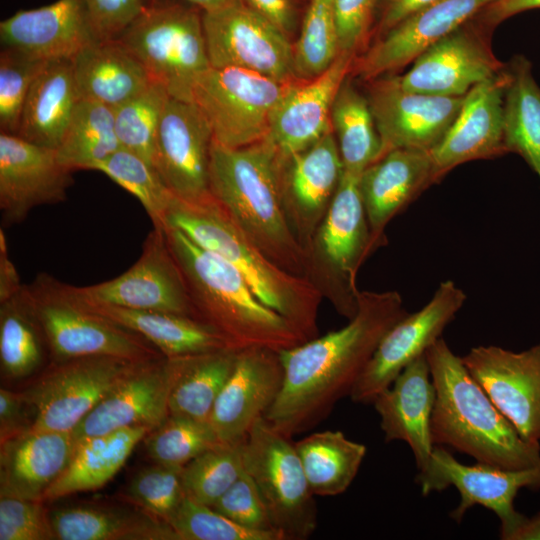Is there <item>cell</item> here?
<instances>
[{
    "label": "cell",
    "mask_w": 540,
    "mask_h": 540,
    "mask_svg": "<svg viewBox=\"0 0 540 540\" xmlns=\"http://www.w3.org/2000/svg\"><path fill=\"white\" fill-rule=\"evenodd\" d=\"M408 312L397 291H360L344 327L279 352L281 389L265 420L291 437L314 427L350 395L381 339Z\"/></svg>",
    "instance_id": "cell-1"
},
{
    "label": "cell",
    "mask_w": 540,
    "mask_h": 540,
    "mask_svg": "<svg viewBox=\"0 0 540 540\" xmlns=\"http://www.w3.org/2000/svg\"><path fill=\"white\" fill-rule=\"evenodd\" d=\"M281 166V156L267 140L241 148L213 140L209 191L271 261L310 279L309 250L286 212Z\"/></svg>",
    "instance_id": "cell-2"
},
{
    "label": "cell",
    "mask_w": 540,
    "mask_h": 540,
    "mask_svg": "<svg viewBox=\"0 0 540 540\" xmlns=\"http://www.w3.org/2000/svg\"><path fill=\"white\" fill-rule=\"evenodd\" d=\"M426 358L436 390L431 417L434 445L504 469L540 465V443L522 439L444 339L427 349Z\"/></svg>",
    "instance_id": "cell-3"
},
{
    "label": "cell",
    "mask_w": 540,
    "mask_h": 540,
    "mask_svg": "<svg viewBox=\"0 0 540 540\" xmlns=\"http://www.w3.org/2000/svg\"><path fill=\"white\" fill-rule=\"evenodd\" d=\"M165 227L180 230L235 267L260 301L287 319L306 340L317 336L320 289L307 277L271 261L211 193L195 200L174 196Z\"/></svg>",
    "instance_id": "cell-4"
},
{
    "label": "cell",
    "mask_w": 540,
    "mask_h": 540,
    "mask_svg": "<svg viewBox=\"0 0 540 540\" xmlns=\"http://www.w3.org/2000/svg\"><path fill=\"white\" fill-rule=\"evenodd\" d=\"M164 228L197 320L215 329L237 350L258 347L280 352L307 341L287 319L260 301L230 263L180 230Z\"/></svg>",
    "instance_id": "cell-5"
},
{
    "label": "cell",
    "mask_w": 540,
    "mask_h": 540,
    "mask_svg": "<svg viewBox=\"0 0 540 540\" xmlns=\"http://www.w3.org/2000/svg\"><path fill=\"white\" fill-rule=\"evenodd\" d=\"M202 14L199 8L182 1L151 3L116 39L170 97L192 102L197 79L211 67Z\"/></svg>",
    "instance_id": "cell-6"
},
{
    "label": "cell",
    "mask_w": 540,
    "mask_h": 540,
    "mask_svg": "<svg viewBox=\"0 0 540 540\" xmlns=\"http://www.w3.org/2000/svg\"><path fill=\"white\" fill-rule=\"evenodd\" d=\"M25 286L56 362L89 356L131 361L159 357L156 348L142 336L84 306L68 284L41 273Z\"/></svg>",
    "instance_id": "cell-7"
},
{
    "label": "cell",
    "mask_w": 540,
    "mask_h": 540,
    "mask_svg": "<svg viewBox=\"0 0 540 540\" xmlns=\"http://www.w3.org/2000/svg\"><path fill=\"white\" fill-rule=\"evenodd\" d=\"M359 177L343 170L309 250L310 280L349 319L357 310L358 270L374 251Z\"/></svg>",
    "instance_id": "cell-8"
},
{
    "label": "cell",
    "mask_w": 540,
    "mask_h": 540,
    "mask_svg": "<svg viewBox=\"0 0 540 540\" xmlns=\"http://www.w3.org/2000/svg\"><path fill=\"white\" fill-rule=\"evenodd\" d=\"M290 438L262 416L242 441L241 456L273 528L284 540H303L316 529L317 508Z\"/></svg>",
    "instance_id": "cell-9"
},
{
    "label": "cell",
    "mask_w": 540,
    "mask_h": 540,
    "mask_svg": "<svg viewBox=\"0 0 540 540\" xmlns=\"http://www.w3.org/2000/svg\"><path fill=\"white\" fill-rule=\"evenodd\" d=\"M286 83L240 68L210 67L197 79L192 102L209 123L214 141L241 148L266 139Z\"/></svg>",
    "instance_id": "cell-10"
},
{
    "label": "cell",
    "mask_w": 540,
    "mask_h": 540,
    "mask_svg": "<svg viewBox=\"0 0 540 540\" xmlns=\"http://www.w3.org/2000/svg\"><path fill=\"white\" fill-rule=\"evenodd\" d=\"M144 362L111 356L56 362L23 392L34 413L32 429L72 432Z\"/></svg>",
    "instance_id": "cell-11"
},
{
    "label": "cell",
    "mask_w": 540,
    "mask_h": 540,
    "mask_svg": "<svg viewBox=\"0 0 540 540\" xmlns=\"http://www.w3.org/2000/svg\"><path fill=\"white\" fill-rule=\"evenodd\" d=\"M211 67L240 68L286 83L293 79V44L281 30L239 0L203 12Z\"/></svg>",
    "instance_id": "cell-12"
},
{
    "label": "cell",
    "mask_w": 540,
    "mask_h": 540,
    "mask_svg": "<svg viewBox=\"0 0 540 540\" xmlns=\"http://www.w3.org/2000/svg\"><path fill=\"white\" fill-rule=\"evenodd\" d=\"M424 496L455 486L460 502L450 517L460 522L468 509L481 505L494 512L501 523L500 538L509 540L524 515L514 508V499L522 488L540 489V465L524 469H504L488 464L465 465L442 446H435L429 467L417 475Z\"/></svg>",
    "instance_id": "cell-13"
},
{
    "label": "cell",
    "mask_w": 540,
    "mask_h": 540,
    "mask_svg": "<svg viewBox=\"0 0 540 540\" xmlns=\"http://www.w3.org/2000/svg\"><path fill=\"white\" fill-rule=\"evenodd\" d=\"M71 291L81 300L195 318L194 308L164 227L146 237L138 260L121 275Z\"/></svg>",
    "instance_id": "cell-14"
},
{
    "label": "cell",
    "mask_w": 540,
    "mask_h": 540,
    "mask_svg": "<svg viewBox=\"0 0 540 540\" xmlns=\"http://www.w3.org/2000/svg\"><path fill=\"white\" fill-rule=\"evenodd\" d=\"M465 292L452 280L442 281L429 302L407 313L384 335L354 385L350 397L356 403H372L411 362L424 355L441 338L445 327L466 301Z\"/></svg>",
    "instance_id": "cell-15"
},
{
    "label": "cell",
    "mask_w": 540,
    "mask_h": 540,
    "mask_svg": "<svg viewBox=\"0 0 540 540\" xmlns=\"http://www.w3.org/2000/svg\"><path fill=\"white\" fill-rule=\"evenodd\" d=\"M370 82L366 97L383 154L393 149L430 152L448 131L464 98L411 92L401 87L398 76Z\"/></svg>",
    "instance_id": "cell-16"
},
{
    "label": "cell",
    "mask_w": 540,
    "mask_h": 540,
    "mask_svg": "<svg viewBox=\"0 0 540 540\" xmlns=\"http://www.w3.org/2000/svg\"><path fill=\"white\" fill-rule=\"evenodd\" d=\"M461 358L522 439L539 442L540 343L521 352L477 346Z\"/></svg>",
    "instance_id": "cell-17"
},
{
    "label": "cell",
    "mask_w": 540,
    "mask_h": 540,
    "mask_svg": "<svg viewBox=\"0 0 540 540\" xmlns=\"http://www.w3.org/2000/svg\"><path fill=\"white\" fill-rule=\"evenodd\" d=\"M213 133L193 103L169 97L158 128L153 166L171 193L183 200L210 193Z\"/></svg>",
    "instance_id": "cell-18"
},
{
    "label": "cell",
    "mask_w": 540,
    "mask_h": 540,
    "mask_svg": "<svg viewBox=\"0 0 540 540\" xmlns=\"http://www.w3.org/2000/svg\"><path fill=\"white\" fill-rule=\"evenodd\" d=\"M74 171L63 165L56 149L0 133V210L2 224L21 223L38 206L62 202Z\"/></svg>",
    "instance_id": "cell-19"
},
{
    "label": "cell",
    "mask_w": 540,
    "mask_h": 540,
    "mask_svg": "<svg viewBox=\"0 0 540 540\" xmlns=\"http://www.w3.org/2000/svg\"><path fill=\"white\" fill-rule=\"evenodd\" d=\"M504 67L484 33L469 21L426 49L398 78L401 87L411 92L462 97Z\"/></svg>",
    "instance_id": "cell-20"
},
{
    "label": "cell",
    "mask_w": 540,
    "mask_h": 540,
    "mask_svg": "<svg viewBox=\"0 0 540 540\" xmlns=\"http://www.w3.org/2000/svg\"><path fill=\"white\" fill-rule=\"evenodd\" d=\"M353 57L352 53L340 52L321 75L285 84L271 112L265 139L282 158L308 148L332 131V104L349 74Z\"/></svg>",
    "instance_id": "cell-21"
},
{
    "label": "cell",
    "mask_w": 540,
    "mask_h": 540,
    "mask_svg": "<svg viewBox=\"0 0 540 540\" xmlns=\"http://www.w3.org/2000/svg\"><path fill=\"white\" fill-rule=\"evenodd\" d=\"M282 380L279 352L258 347L239 350L208 418L219 440L242 442L275 401Z\"/></svg>",
    "instance_id": "cell-22"
},
{
    "label": "cell",
    "mask_w": 540,
    "mask_h": 540,
    "mask_svg": "<svg viewBox=\"0 0 540 540\" xmlns=\"http://www.w3.org/2000/svg\"><path fill=\"white\" fill-rule=\"evenodd\" d=\"M175 369V358L144 362L76 426L72 431L76 443L123 428L158 427L169 416Z\"/></svg>",
    "instance_id": "cell-23"
},
{
    "label": "cell",
    "mask_w": 540,
    "mask_h": 540,
    "mask_svg": "<svg viewBox=\"0 0 540 540\" xmlns=\"http://www.w3.org/2000/svg\"><path fill=\"white\" fill-rule=\"evenodd\" d=\"M342 174L343 163L333 131L308 148L282 158L286 212L295 234L308 250Z\"/></svg>",
    "instance_id": "cell-24"
},
{
    "label": "cell",
    "mask_w": 540,
    "mask_h": 540,
    "mask_svg": "<svg viewBox=\"0 0 540 540\" xmlns=\"http://www.w3.org/2000/svg\"><path fill=\"white\" fill-rule=\"evenodd\" d=\"M506 66L464 96L461 108L442 140L429 152L437 180L454 167L507 153L503 112Z\"/></svg>",
    "instance_id": "cell-25"
},
{
    "label": "cell",
    "mask_w": 540,
    "mask_h": 540,
    "mask_svg": "<svg viewBox=\"0 0 540 540\" xmlns=\"http://www.w3.org/2000/svg\"><path fill=\"white\" fill-rule=\"evenodd\" d=\"M493 1L434 2L381 35L358 60L356 73L370 81L413 62L430 46L471 21Z\"/></svg>",
    "instance_id": "cell-26"
},
{
    "label": "cell",
    "mask_w": 540,
    "mask_h": 540,
    "mask_svg": "<svg viewBox=\"0 0 540 540\" xmlns=\"http://www.w3.org/2000/svg\"><path fill=\"white\" fill-rule=\"evenodd\" d=\"M436 390L426 353L407 365L373 400L385 441L400 440L411 448L418 475L429 467L434 443L431 417Z\"/></svg>",
    "instance_id": "cell-27"
},
{
    "label": "cell",
    "mask_w": 540,
    "mask_h": 540,
    "mask_svg": "<svg viewBox=\"0 0 540 540\" xmlns=\"http://www.w3.org/2000/svg\"><path fill=\"white\" fill-rule=\"evenodd\" d=\"M95 39L82 0H57L19 10L0 22L2 48L44 61L72 60Z\"/></svg>",
    "instance_id": "cell-28"
},
{
    "label": "cell",
    "mask_w": 540,
    "mask_h": 540,
    "mask_svg": "<svg viewBox=\"0 0 540 540\" xmlns=\"http://www.w3.org/2000/svg\"><path fill=\"white\" fill-rule=\"evenodd\" d=\"M435 181L430 153L414 149L390 150L360 174L359 187L374 250L382 245L389 221Z\"/></svg>",
    "instance_id": "cell-29"
},
{
    "label": "cell",
    "mask_w": 540,
    "mask_h": 540,
    "mask_svg": "<svg viewBox=\"0 0 540 540\" xmlns=\"http://www.w3.org/2000/svg\"><path fill=\"white\" fill-rule=\"evenodd\" d=\"M76 441L72 432L30 429L1 444L0 495L43 501L68 466Z\"/></svg>",
    "instance_id": "cell-30"
},
{
    "label": "cell",
    "mask_w": 540,
    "mask_h": 540,
    "mask_svg": "<svg viewBox=\"0 0 540 540\" xmlns=\"http://www.w3.org/2000/svg\"><path fill=\"white\" fill-rule=\"evenodd\" d=\"M79 98L112 108L153 81L139 59L118 39H95L72 59Z\"/></svg>",
    "instance_id": "cell-31"
},
{
    "label": "cell",
    "mask_w": 540,
    "mask_h": 540,
    "mask_svg": "<svg viewBox=\"0 0 540 540\" xmlns=\"http://www.w3.org/2000/svg\"><path fill=\"white\" fill-rule=\"evenodd\" d=\"M72 294L91 311L142 336L166 358L235 349L219 332L197 319L161 311L92 303Z\"/></svg>",
    "instance_id": "cell-32"
},
{
    "label": "cell",
    "mask_w": 540,
    "mask_h": 540,
    "mask_svg": "<svg viewBox=\"0 0 540 540\" xmlns=\"http://www.w3.org/2000/svg\"><path fill=\"white\" fill-rule=\"evenodd\" d=\"M79 100L72 60L48 62L29 89L15 135L57 149Z\"/></svg>",
    "instance_id": "cell-33"
},
{
    "label": "cell",
    "mask_w": 540,
    "mask_h": 540,
    "mask_svg": "<svg viewBox=\"0 0 540 540\" xmlns=\"http://www.w3.org/2000/svg\"><path fill=\"white\" fill-rule=\"evenodd\" d=\"M150 431L144 426L129 427L77 442L68 466L48 488L42 500L52 501L103 487L119 472L135 446Z\"/></svg>",
    "instance_id": "cell-34"
},
{
    "label": "cell",
    "mask_w": 540,
    "mask_h": 540,
    "mask_svg": "<svg viewBox=\"0 0 540 540\" xmlns=\"http://www.w3.org/2000/svg\"><path fill=\"white\" fill-rule=\"evenodd\" d=\"M49 519L60 540H177L167 522L147 512L71 506L52 511Z\"/></svg>",
    "instance_id": "cell-35"
},
{
    "label": "cell",
    "mask_w": 540,
    "mask_h": 540,
    "mask_svg": "<svg viewBox=\"0 0 540 540\" xmlns=\"http://www.w3.org/2000/svg\"><path fill=\"white\" fill-rule=\"evenodd\" d=\"M238 351L223 349L175 358L169 415L208 420L221 389L233 371Z\"/></svg>",
    "instance_id": "cell-36"
},
{
    "label": "cell",
    "mask_w": 540,
    "mask_h": 540,
    "mask_svg": "<svg viewBox=\"0 0 540 540\" xmlns=\"http://www.w3.org/2000/svg\"><path fill=\"white\" fill-rule=\"evenodd\" d=\"M503 131L507 152L518 153L540 179V87L530 62L516 56L506 66Z\"/></svg>",
    "instance_id": "cell-37"
},
{
    "label": "cell",
    "mask_w": 540,
    "mask_h": 540,
    "mask_svg": "<svg viewBox=\"0 0 540 540\" xmlns=\"http://www.w3.org/2000/svg\"><path fill=\"white\" fill-rule=\"evenodd\" d=\"M294 444L311 492L322 497L347 490L367 451L365 445L333 430L312 433Z\"/></svg>",
    "instance_id": "cell-38"
},
{
    "label": "cell",
    "mask_w": 540,
    "mask_h": 540,
    "mask_svg": "<svg viewBox=\"0 0 540 540\" xmlns=\"http://www.w3.org/2000/svg\"><path fill=\"white\" fill-rule=\"evenodd\" d=\"M330 120L344 171L360 175L382 156L381 138L367 97L348 77L335 96Z\"/></svg>",
    "instance_id": "cell-39"
},
{
    "label": "cell",
    "mask_w": 540,
    "mask_h": 540,
    "mask_svg": "<svg viewBox=\"0 0 540 540\" xmlns=\"http://www.w3.org/2000/svg\"><path fill=\"white\" fill-rule=\"evenodd\" d=\"M120 147L113 108L80 99L56 151L59 161L71 170H93Z\"/></svg>",
    "instance_id": "cell-40"
},
{
    "label": "cell",
    "mask_w": 540,
    "mask_h": 540,
    "mask_svg": "<svg viewBox=\"0 0 540 540\" xmlns=\"http://www.w3.org/2000/svg\"><path fill=\"white\" fill-rule=\"evenodd\" d=\"M44 334L31 299L23 285L0 302V363L2 372L19 379L32 374L42 362Z\"/></svg>",
    "instance_id": "cell-41"
},
{
    "label": "cell",
    "mask_w": 540,
    "mask_h": 540,
    "mask_svg": "<svg viewBox=\"0 0 540 540\" xmlns=\"http://www.w3.org/2000/svg\"><path fill=\"white\" fill-rule=\"evenodd\" d=\"M340 53L333 0H309L299 36L293 44L295 79L324 73Z\"/></svg>",
    "instance_id": "cell-42"
},
{
    "label": "cell",
    "mask_w": 540,
    "mask_h": 540,
    "mask_svg": "<svg viewBox=\"0 0 540 540\" xmlns=\"http://www.w3.org/2000/svg\"><path fill=\"white\" fill-rule=\"evenodd\" d=\"M93 170L105 174L138 199L154 227H165L174 195L155 168L138 154L120 147Z\"/></svg>",
    "instance_id": "cell-43"
},
{
    "label": "cell",
    "mask_w": 540,
    "mask_h": 540,
    "mask_svg": "<svg viewBox=\"0 0 540 540\" xmlns=\"http://www.w3.org/2000/svg\"><path fill=\"white\" fill-rule=\"evenodd\" d=\"M169 97L161 84L152 82L113 108L115 131L121 147L138 154L152 166L155 140Z\"/></svg>",
    "instance_id": "cell-44"
},
{
    "label": "cell",
    "mask_w": 540,
    "mask_h": 540,
    "mask_svg": "<svg viewBox=\"0 0 540 540\" xmlns=\"http://www.w3.org/2000/svg\"><path fill=\"white\" fill-rule=\"evenodd\" d=\"M241 443L221 442L182 469V486L189 499L212 506L244 471Z\"/></svg>",
    "instance_id": "cell-45"
},
{
    "label": "cell",
    "mask_w": 540,
    "mask_h": 540,
    "mask_svg": "<svg viewBox=\"0 0 540 540\" xmlns=\"http://www.w3.org/2000/svg\"><path fill=\"white\" fill-rule=\"evenodd\" d=\"M143 440L155 463L182 467L221 443L208 420L171 415Z\"/></svg>",
    "instance_id": "cell-46"
},
{
    "label": "cell",
    "mask_w": 540,
    "mask_h": 540,
    "mask_svg": "<svg viewBox=\"0 0 540 540\" xmlns=\"http://www.w3.org/2000/svg\"><path fill=\"white\" fill-rule=\"evenodd\" d=\"M167 523L177 540H284L275 531L245 528L211 506L184 497Z\"/></svg>",
    "instance_id": "cell-47"
},
{
    "label": "cell",
    "mask_w": 540,
    "mask_h": 540,
    "mask_svg": "<svg viewBox=\"0 0 540 540\" xmlns=\"http://www.w3.org/2000/svg\"><path fill=\"white\" fill-rule=\"evenodd\" d=\"M50 61L34 58L17 50L2 48L0 53V129L16 134L29 89Z\"/></svg>",
    "instance_id": "cell-48"
},
{
    "label": "cell",
    "mask_w": 540,
    "mask_h": 540,
    "mask_svg": "<svg viewBox=\"0 0 540 540\" xmlns=\"http://www.w3.org/2000/svg\"><path fill=\"white\" fill-rule=\"evenodd\" d=\"M182 469L160 463L144 468L131 479L127 495L145 512L167 522L185 497Z\"/></svg>",
    "instance_id": "cell-49"
},
{
    "label": "cell",
    "mask_w": 540,
    "mask_h": 540,
    "mask_svg": "<svg viewBox=\"0 0 540 540\" xmlns=\"http://www.w3.org/2000/svg\"><path fill=\"white\" fill-rule=\"evenodd\" d=\"M43 502L0 495V540L55 539Z\"/></svg>",
    "instance_id": "cell-50"
},
{
    "label": "cell",
    "mask_w": 540,
    "mask_h": 540,
    "mask_svg": "<svg viewBox=\"0 0 540 540\" xmlns=\"http://www.w3.org/2000/svg\"><path fill=\"white\" fill-rule=\"evenodd\" d=\"M211 507L245 528L278 532L272 526L255 483L245 470Z\"/></svg>",
    "instance_id": "cell-51"
},
{
    "label": "cell",
    "mask_w": 540,
    "mask_h": 540,
    "mask_svg": "<svg viewBox=\"0 0 540 540\" xmlns=\"http://www.w3.org/2000/svg\"><path fill=\"white\" fill-rule=\"evenodd\" d=\"M98 40L116 39L143 11L145 0H82Z\"/></svg>",
    "instance_id": "cell-52"
},
{
    "label": "cell",
    "mask_w": 540,
    "mask_h": 540,
    "mask_svg": "<svg viewBox=\"0 0 540 540\" xmlns=\"http://www.w3.org/2000/svg\"><path fill=\"white\" fill-rule=\"evenodd\" d=\"M340 52L355 54L374 20L375 0H333Z\"/></svg>",
    "instance_id": "cell-53"
},
{
    "label": "cell",
    "mask_w": 540,
    "mask_h": 540,
    "mask_svg": "<svg viewBox=\"0 0 540 540\" xmlns=\"http://www.w3.org/2000/svg\"><path fill=\"white\" fill-rule=\"evenodd\" d=\"M34 413L24 393L5 388L0 390V440L1 444L33 427Z\"/></svg>",
    "instance_id": "cell-54"
},
{
    "label": "cell",
    "mask_w": 540,
    "mask_h": 540,
    "mask_svg": "<svg viewBox=\"0 0 540 540\" xmlns=\"http://www.w3.org/2000/svg\"><path fill=\"white\" fill-rule=\"evenodd\" d=\"M438 0H375L374 21L380 35Z\"/></svg>",
    "instance_id": "cell-55"
},
{
    "label": "cell",
    "mask_w": 540,
    "mask_h": 540,
    "mask_svg": "<svg viewBox=\"0 0 540 540\" xmlns=\"http://www.w3.org/2000/svg\"><path fill=\"white\" fill-rule=\"evenodd\" d=\"M242 4L265 18L285 35L297 26V11L293 0H239Z\"/></svg>",
    "instance_id": "cell-56"
},
{
    "label": "cell",
    "mask_w": 540,
    "mask_h": 540,
    "mask_svg": "<svg viewBox=\"0 0 540 540\" xmlns=\"http://www.w3.org/2000/svg\"><path fill=\"white\" fill-rule=\"evenodd\" d=\"M535 8H540V0H494L479 14L481 22L492 27L515 14Z\"/></svg>",
    "instance_id": "cell-57"
},
{
    "label": "cell",
    "mask_w": 540,
    "mask_h": 540,
    "mask_svg": "<svg viewBox=\"0 0 540 540\" xmlns=\"http://www.w3.org/2000/svg\"><path fill=\"white\" fill-rule=\"evenodd\" d=\"M19 275L8 257L3 229L0 231V302L12 297L22 289Z\"/></svg>",
    "instance_id": "cell-58"
},
{
    "label": "cell",
    "mask_w": 540,
    "mask_h": 540,
    "mask_svg": "<svg viewBox=\"0 0 540 540\" xmlns=\"http://www.w3.org/2000/svg\"><path fill=\"white\" fill-rule=\"evenodd\" d=\"M540 540V512L533 517H524L513 531L509 540Z\"/></svg>",
    "instance_id": "cell-59"
},
{
    "label": "cell",
    "mask_w": 540,
    "mask_h": 540,
    "mask_svg": "<svg viewBox=\"0 0 540 540\" xmlns=\"http://www.w3.org/2000/svg\"><path fill=\"white\" fill-rule=\"evenodd\" d=\"M165 0H145L146 5ZM199 8L202 12H211L226 7L237 0H177Z\"/></svg>",
    "instance_id": "cell-60"
}]
</instances>
